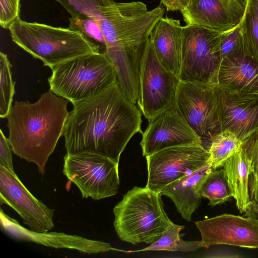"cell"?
Masks as SVG:
<instances>
[{
    "mask_svg": "<svg viewBox=\"0 0 258 258\" xmlns=\"http://www.w3.org/2000/svg\"><path fill=\"white\" fill-rule=\"evenodd\" d=\"M63 134L67 153H91L119 164L132 137L141 130V112L125 98L118 83L75 102Z\"/></svg>",
    "mask_w": 258,
    "mask_h": 258,
    "instance_id": "6da1fadb",
    "label": "cell"
},
{
    "mask_svg": "<svg viewBox=\"0 0 258 258\" xmlns=\"http://www.w3.org/2000/svg\"><path fill=\"white\" fill-rule=\"evenodd\" d=\"M69 101L50 89L34 103L16 101L7 116L12 152L34 163L43 175L49 156L63 136Z\"/></svg>",
    "mask_w": 258,
    "mask_h": 258,
    "instance_id": "7a4b0ae2",
    "label": "cell"
},
{
    "mask_svg": "<svg viewBox=\"0 0 258 258\" xmlns=\"http://www.w3.org/2000/svg\"><path fill=\"white\" fill-rule=\"evenodd\" d=\"M162 4L148 10L141 2L111 0L103 9L99 22L106 42L104 52L121 82L136 79L145 44L151 32L163 17Z\"/></svg>",
    "mask_w": 258,
    "mask_h": 258,
    "instance_id": "3957f363",
    "label": "cell"
},
{
    "mask_svg": "<svg viewBox=\"0 0 258 258\" xmlns=\"http://www.w3.org/2000/svg\"><path fill=\"white\" fill-rule=\"evenodd\" d=\"M8 29L15 44L51 69L72 58L100 52L99 45L69 27L29 22L20 17Z\"/></svg>",
    "mask_w": 258,
    "mask_h": 258,
    "instance_id": "277c9868",
    "label": "cell"
},
{
    "mask_svg": "<svg viewBox=\"0 0 258 258\" xmlns=\"http://www.w3.org/2000/svg\"><path fill=\"white\" fill-rule=\"evenodd\" d=\"M160 192L135 186L113 208L115 231L122 241L137 244L153 243L173 225Z\"/></svg>",
    "mask_w": 258,
    "mask_h": 258,
    "instance_id": "5b68a950",
    "label": "cell"
},
{
    "mask_svg": "<svg viewBox=\"0 0 258 258\" xmlns=\"http://www.w3.org/2000/svg\"><path fill=\"white\" fill-rule=\"evenodd\" d=\"M50 90L72 104L96 95L118 82L116 70L105 52L90 53L53 67Z\"/></svg>",
    "mask_w": 258,
    "mask_h": 258,
    "instance_id": "8992f818",
    "label": "cell"
},
{
    "mask_svg": "<svg viewBox=\"0 0 258 258\" xmlns=\"http://www.w3.org/2000/svg\"><path fill=\"white\" fill-rule=\"evenodd\" d=\"M173 109L185 120L208 150L222 131V112L217 86L178 81Z\"/></svg>",
    "mask_w": 258,
    "mask_h": 258,
    "instance_id": "52a82bcc",
    "label": "cell"
},
{
    "mask_svg": "<svg viewBox=\"0 0 258 258\" xmlns=\"http://www.w3.org/2000/svg\"><path fill=\"white\" fill-rule=\"evenodd\" d=\"M179 80L158 58L150 38L140 62L138 105L149 122L174 107Z\"/></svg>",
    "mask_w": 258,
    "mask_h": 258,
    "instance_id": "ba28073f",
    "label": "cell"
},
{
    "mask_svg": "<svg viewBox=\"0 0 258 258\" xmlns=\"http://www.w3.org/2000/svg\"><path fill=\"white\" fill-rule=\"evenodd\" d=\"M63 173L80 191L83 198L99 200L116 195L120 180L118 164L91 153H67Z\"/></svg>",
    "mask_w": 258,
    "mask_h": 258,
    "instance_id": "9c48e42d",
    "label": "cell"
},
{
    "mask_svg": "<svg viewBox=\"0 0 258 258\" xmlns=\"http://www.w3.org/2000/svg\"><path fill=\"white\" fill-rule=\"evenodd\" d=\"M218 33L195 25L182 27L179 81L217 85L221 63L216 43Z\"/></svg>",
    "mask_w": 258,
    "mask_h": 258,
    "instance_id": "30bf717a",
    "label": "cell"
},
{
    "mask_svg": "<svg viewBox=\"0 0 258 258\" xmlns=\"http://www.w3.org/2000/svg\"><path fill=\"white\" fill-rule=\"evenodd\" d=\"M208 150L201 145L173 147L146 156V187L160 192L170 183L192 174L209 161Z\"/></svg>",
    "mask_w": 258,
    "mask_h": 258,
    "instance_id": "8fae6325",
    "label": "cell"
},
{
    "mask_svg": "<svg viewBox=\"0 0 258 258\" xmlns=\"http://www.w3.org/2000/svg\"><path fill=\"white\" fill-rule=\"evenodd\" d=\"M0 202L14 209L31 230L45 232L53 228L54 210L37 199L15 172L0 165Z\"/></svg>",
    "mask_w": 258,
    "mask_h": 258,
    "instance_id": "7c38bea8",
    "label": "cell"
},
{
    "mask_svg": "<svg viewBox=\"0 0 258 258\" xmlns=\"http://www.w3.org/2000/svg\"><path fill=\"white\" fill-rule=\"evenodd\" d=\"M205 248L220 244L258 248V224L252 218L223 214L195 222Z\"/></svg>",
    "mask_w": 258,
    "mask_h": 258,
    "instance_id": "4fadbf2b",
    "label": "cell"
},
{
    "mask_svg": "<svg viewBox=\"0 0 258 258\" xmlns=\"http://www.w3.org/2000/svg\"><path fill=\"white\" fill-rule=\"evenodd\" d=\"M190 145L203 146L200 138L173 108L149 122L140 143L145 157L166 148Z\"/></svg>",
    "mask_w": 258,
    "mask_h": 258,
    "instance_id": "5bb4252c",
    "label": "cell"
},
{
    "mask_svg": "<svg viewBox=\"0 0 258 258\" xmlns=\"http://www.w3.org/2000/svg\"><path fill=\"white\" fill-rule=\"evenodd\" d=\"M1 227L10 235L19 240L32 242L56 248L75 249L88 254L111 250L124 251L112 247L109 243L76 235L57 232H37L21 225L15 219L0 212Z\"/></svg>",
    "mask_w": 258,
    "mask_h": 258,
    "instance_id": "9a60e30c",
    "label": "cell"
},
{
    "mask_svg": "<svg viewBox=\"0 0 258 258\" xmlns=\"http://www.w3.org/2000/svg\"><path fill=\"white\" fill-rule=\"evenodd\" d=\"M222 112V131L228 130L242 142L258 127V95L216 85Z\"/></svg>",
    "mask_w": 258,
    "mask_h": 258,
    "instance_id": "2e32d148",
    "label": "cell"
},
{
    "mask_svg": "<svg viewBox=\"0 0 258 258\" xmlns=\"http://www.w3.org/2000/svg\"><path fill=\"white\" fill-rule=\"evenodd\" d=\"M217 85L258 95V61L243 52L227 56L220 63Z\"/></svg>",
    "mask_w": 258,
    "mask_h": 258,
    "instance_id": "e0dca14e",
    "label": "cell"
},
{
    "mask_svg": "<svg viewBox=\"0 0 258 258\" xmlns=\"http://www.w3.org/2000/svg\"><path fill=\"white\" fill-rule=\"evenodd\" d=\"M182 27L180 21L162 17L149 37L161 63L178 79L181 61Z\"/></svg>",
    "mask_w": 258,
    "mask_h": 258,
    "instance_id": "ac0fdd59",
    "label": "cell"
},
{
    "mask_svg": "<svg viewBox=\"0 0 258 258\" xmlns=\"http://www.w3.org/2000/svg\"><path fill=\"white\" fill-rule=\"evenodd\" d=\"M213 169L209 160L192 174L164 187L160 194L170 198L182 217L190 221L192 214L201 204L202 197L199 192L200 186Z\"/></svg>",
    "mask_w": 258,
    "mask_h": 258,
    "instance_id": "d6986e66",
    "label": "cell"
},
{
    "mask_svg": "<svg viewBox=\"0 0 258 258\" xmlns=\"http://www.w3.org/2000/svg\"><path fill=\"white\" fill-rule=\"evenodd\" d=\"M180 13L186 25H195L221 32L234 26L218 0H190Z\"/></svg>",
    "mask_w": 258,
    "mask_h": 258,
    "instance_id": "ffe728a7",
    "label": "cell"
},
{
    "mask_svg": "<svg viewBox=\"0 0 258 258\" xmlns=\"http://www.w3.org/2000/svg\"><path fill=\"white\" fill-rule=\"evenodd\" d=\"M223 167L236 206L240 213H244L251 202L249 195L250 161L244 149L241 147L226 161Z\"/></svg>",
    "mask_w": 258,
    "mask_h": 258,
    "instance_id": "44dd1931",
    "label": "cell"
},
{
    "mask_svg": "<svg viewBox=\"0 0 258 258\" xmlns=\"http://www.w3.org/2000/svg\"><path fill=\"white\" fill-rule=\"evenodd\" d=\"M243 142L232 132L225 130L212 140L208 149L212 167L223 166L226 161L242 147Z\"/></svg>",
    "mask_w": 258,
    "mask_h": 258,
    "instance_id": "7402d4cb",
    "label": "cell"
},
{
    "mask_svg": "<svg viewBox=\"0 0 258 258\" xmlns=\"http://www.w3.org/2000/svg\"><path fill=\"white\" fill-rule=\"evenodd\" d=\"M184 226L173 224L164 232L161 238L150 246L143 249L132 251H144L149 250H167L179 251H193L205 247L201 241H186L180 237V232L184 228Z\"/></svg>",
    "mask_w": 258,
    "mask_h": 258,
    "instance_id": "603a6c76",
    "label": "cell"
},
{
    "mask_svg": "<svg viewBox=\"0 0 258 258\" xmlns=\"http://www.w3.org/2000/svg\"><path fill=\"white\" fill-rule=\"evenodd\" d=\"M199 192L202 198L209 200L212 207L231 200V195L223 169H213L201 184Z\"/></svg>",
    "mask_w": 258,
    "mask_h": 258,
    "instance_id": "cb8c5ba5",
    "label": "cell"
},
{
    "mask_svg": "<svg viewBox=\"0 0 258 258\" xmlns=\"http://www.w3.org/2000/svg\"><path fill=\"white\" fill-rule=\"evenodd\" d=\"M244 52L258 61V0H248L241 19Z\"/></svg>",
    "mask_w": 258,
    "mask_h": 258,
    "instance_id": "d4e9b609",
    "label": "cell"
},
{
    "mask_svg": "<svg viewBox=\"0 0 258 258\" xmlns=\"http://www.w3.org/2000/svg\"><path fill=\"white\" fill-rule=\"evenodd\" d=\"M12 65L6 54L0 52V117L6 118L12 107L16 82L12 79Z\"/></svg>",
    "mask_w": 258,
    "mask_h": 258,
    "instance_id": "484cf974",
    "label": "cell"
},
{
    "mask_svg": "<svg viewBox=\"0 0 258 258\" xmlns=\"http://www.w3.org/2000/svg\"><path fill=\"white\" fill-rule=\"evenodd\" d=\"M72 17L86 16L100 22L103 9L111 0H55Z\"/></svg>",
    "mask_w": 258,
    "mask_h": 258,
    "instance_id": "4316f807",
    "label": "cell"
},
{
    "mask_svg": "<svg viewBox=\"0 0 258 258\" xmlns=\"http://www.w3.org/2000/svg\"><path fill=\"white\" fill-rule=\"evenodd\" d=\"M216 43L221 62L229 55L244 52L241 21L233 28L218 32Z\"/></svg>",
    "mask_w": 258,
    "mask_h": 258,
    "instance_id": "83f0119b",
    "label": "cell"
},
{
    "mask_svg": "<svg viewBox=\"0 0 258 258\" xmlns=\"http://www.w3.org/2000/svg\"><path fill=\"white\" fill-rule=\"evenodd\" d=\"M242 147L250 161L249 197L251 201L258 204V127L243 142Z\"/></svg>",
    "mask_w": 258,
    "mask_h": 258,
    "instance_id": "f1b7e54d",
    "label": "cell"
},
{
    "mask_svg": "<svg viewBox=\"0 0 258 258\" xmlns=\"http://www.w3.org/2000/svg\"><path fill=\"white\" fill-rule=\"evenodd\" d=\"M69 27L80 32L87 38L105 49V40L100 24L97 21L83 15L71 17Z\"/></svg>",
    "mask_w": 258,
    "mask_h": 258,
    "instance_id": "f546056e",
    "label": "cell"
},
{
    "mask_svg": "<svg viewBox=\"0 0 258 258\" xmlns=\"http://www.w3.org/2000/svg\"><path fill=\"white\" fill-rule=\"evenodd\" d=\"M21 0H0V25L9 29L10 25L20 18Z\"/></svg>",
    "mask_w": 258,
    "mask_h": 258,
    "instance_id": "4dcf8cb0",
    "label": "cell"
},
{
    "mask_svg": "<svg viewBox=\"0 0 258 258\" xmlns=\"http://www.w3.org/2000/svg\"><path fill=\"white\" fill-rule=\"evenodd\" d=\"M223 6L232 24L236 26L241 20L248 0H218Z\"/></svg>",
    "mask_w": 258,
    "mask_h": 258,
    "instance_id": "1f68e13d",
    "label": "cell"
},
{
    "mask_svg": "<svg viewBox=\"0 0 258 258\" xmlns=\"http://www.w3.org/2000/svg\"><path fill=\"white\" fill-rule=\"evenodd\" d=\"M12 151L8 139L0 130V165L12 172H15Z\"/></svg>",
    "mask_w": 258,
    "mask_h": 258,
    "instance_id": "d6a6232c",
    "label": "cell"
},
{
    "mask_svg": "<svg viewBox=\"0 0 258 258\" xmlns=\"http://www.w3.org/2000/svg\"><path fill=\"white\" fill-rule=\"evenodd\" d=\"M190 0H160L167 11L181 12L189 4Z\"/></svg>",
    "mask_w": 258,
    "mask_h": 258,
    "instance_id": "836d02e7",
    "label": "cell"
},
{
    "mask_svg": "<svg viewBox=\"0 0 258 258\" xmlns=\"http://www.w3.org/2000/svg\"><path fill=\"white\" fill-rule=\"evenodd\" d=\"M207 257L217 258H239L242 257L239 253L228 248H221L210 253Z\"/></svg>",
    "mask_w": 258,
    "mask_h": 258,
    "instance_id": "e575fe53",
    "label": "cell"
},
{
    "mask_svg": "<svg viewBox=\"0 0 258 258\" xmlns=\"http://www.w3.org/2000/svg\"><path fill=\"white\" fill-rule=\"evenodd\" d=\"M243 216L252 218L258 224V204L251 201Z\"/></svg>",
    "mask_w": 258,
    "mask_h": 258,
    "instance_id": "d590c367",
    "label": "cell"
}]
</instances>
